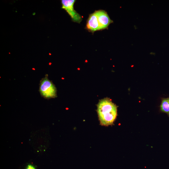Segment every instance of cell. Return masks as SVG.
Masks as SVG:
<instances>
[{
  "label": "cell",
  "instance_id": "cell-1",
  "mask_svg": "<svg viewBox=\"0 0 169 169\" xmlns=\"http://www.w3.org/2000/svg\"><path fill=\"white\" fill-rule=\"evenodd\" d=\"M97 110L100 124L108 126L112 125L117 116V107L109 98L100 100L97 105Z\"/></svg>",
  "mask_w": 169,
  "mask_h": 169
},
{
  "label": "cell",
  "instance_id": "cell-2",
  "mask_svg": "<svg viewBox=\"0 0 169 169\" xmlns=\"http://www.w3.org/2000/svg\"><path fill=\"white\" fill-rule=\"evenodd\" d=\"M39 92L42 97L46 99L57 97V89L53 82L49 80L47 74L40 81Z\"/></svg>",
  "mask_w": 169,
  "mask_h": 169
},
{
  "label": "cell",
  "instance_id": "cell-3",
  "mask_svg": "<svg viewBox=\"0 0 169 169\" xmlns=\"http://www.w3.org/2000/svg\"><path fill=\"white\" fill-rule=\"evenodd\" d=\"M75 1L74 0H62V8L66 11L73 21L80 23L82 20V18L74 9V5Z\"/></svg>",
  "mask_w": 169,
  "mask_h": 169
},
{
  "label": "cell",
  "instance_id": "cell-4",
  "mask_svg": "<svg viewBox=\"0 0 169 169\" xmlns=\"http://www.w3.org/2000/svg\"><path fill=\"white\" fill-rule=\"evenodd\" d=\"M99 24L100 30L107 28L109 25L113 23L107 12L103 10L95 11Z\"/></svg>",
  "mask_w": 169,
  "mask_h": 169
},
{
  "label": "cell",
  "instance_id": "cell-5",
  "mask_svg": "<svg viewBox=\"0 0 169 169\" xmlns=\"http://www.w3.org/2000/svg\"><path fill=\"white\" fill-rule=\"evenodd\" d=\"M86 28L89 31L92 32L100 30L95 11L90 15L87 21Z\"/></svg>",
  "mask_w": 169,
  "mask_h": 169
},
{
  "label": "cell",
  "instance_id": "cell-6",
  "mask_svg": "<svg viewBox=\"0 0 169 169\" xmlns=\"http://www.w3.org/2000/svg\"><path fill=\"white\" fill-rule=\"evenodd\" d=\"M160 107L162 111L169 115V97L162 100Z\"/></svg>",
  "mask_w": 169,
  "mask_h": 169
},
{
  "label": "cell",
  "instance_id": "cell-7",
  "mask_svg": "<svg viewBox=\"0 0 169 169\" xmlns=\"http://www.w3.org/2000/svg\"><path fill=\"white\" fill-rule=\"evenodd\" d=\"M25 169H36V168L33 166L31 164H28L27 165Z\"/></svg>",
  "mask_w": 169,
  "mask_h": 169
}]
</instances>
